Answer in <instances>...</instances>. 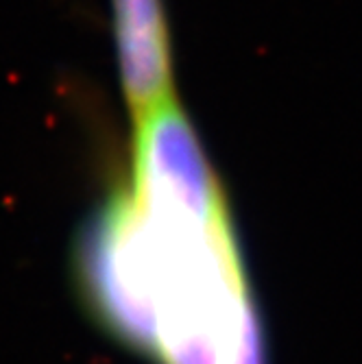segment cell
Segmentation results:
<instances>
[{
    "label": "cell",
    "mask_w": 362,
    "mask_h": 364,
    "mask_svg": "<svg viewBox=\"0 0 362 364\" xmlns=\"http://www.w3.org/2000/svg\"><path fill=\"white\" fill-rule=\"evenodd\" d=\"M131 159L81 247L92 306L161 364H265L225 194L177 98L136 118Z\"/></svg>",
    "instance_id": "1"
},
{
    "label": "cell",
    "mask_w": 362,
    "mask_h": 364,
    "mask_svg": "<svg viewBox=\"0 0 362 364\" xmlns=\"http://www.w3.org/2000/svg\"><path fill=\"white\" fill-rule=\"evenodd\" d=\"M118 68L136 118L175 98L173 46L161 0H112Z\"/></svg>",
    "instance_id": "2"
}]
</instances>
